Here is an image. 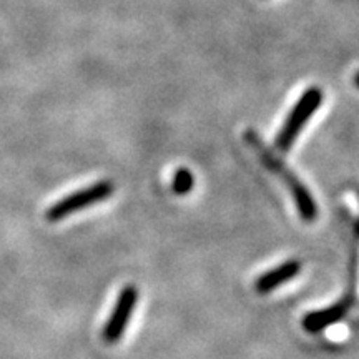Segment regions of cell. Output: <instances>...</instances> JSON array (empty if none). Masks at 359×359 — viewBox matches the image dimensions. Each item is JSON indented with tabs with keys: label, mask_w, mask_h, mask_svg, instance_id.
<instances>
[{
	"label": "cell",
	"mask_w": 359,
	"mask_h": 359,
	"mask_svg": "<svg viewBox=\"0 0 359 359\" xmlns=\"http://www.w3.org/2000/svg\"><path fill=\"white\" fill-rule=\"evenodd\" d=\"M245 140L248 142L251 147H255V150L258 151V155L262 156L263 163L266 165L268 168H271L273 172L278 173L283 180H285L286 187H288L290 191L293 193V198H294L296 208H298L299 217H302L304 222H313V219H316L318 206H316V201H314L313 195L309 193L308 188L304 187L303 183L294 177V173L290 172V170L286 168L280 160H276L275 155H273L271 151L266 150V147L263 145L257 133L248 130L245 135Z\"/></svg>",
	"instance_id": "obj_1"
},
{
	"label": "cell",
	"mask_w": 359,
	"mask_h": 359,
	"mask_svg": "<svg viewBox=\"0 0 359 359\" xmlns=\"http://www.w3.org/2000/svg\"><path fill=\"white\" fill-rule=\"evenodd\" d=\"M323 103V90L318 87H311L304 90V93L296 102L293 110L290 111L288 118H286L285 125H283L280 133H278L275 145L280 151H290L293 143L302 133L304 125L309 122V118L314 115V111L321 107Z\"/></svg>",
	"instance_id": "obj_2"
},
{
	"label": "cell",
	"mask_w": 359,
	"mask_h": 359,
	"mask_svg": "<svg viewBox=\"0 0 359 359\" xmlns=\"http://www.w3.org/2000/svg\"><path fill=\"white\" fill-rule=\"evenodd\" d=\"M115 187L114 183L109 182V180H103V182H97L93 185H90L83 190H79L72 193L69 196H64L62 200H58L55 205H52L50 208L47 210L48 222H60L70 215H74L79 210L87 208V206L102 203L107 198H110L114 195Z\"/></svg>",
	"instance_id": "obj_3"
},
{
	"label": "cell",
	"mask_w": 359,
	"mask_h": 359,
	"mask_svg": "<svg viewBox=\"0 0 359 359\" xmlns=\"http://www.w3.org/2000/svg\"><path fill=\"white\" fill-rule=\"evenodd\" d=\"M138 302V290L135 286L128 285L120 291L118 298L111 311L109 321L103 326V339L107 343H116L118 339H122V336L127 330L130 316H132L135 306Z\"/></svg>",
	"instance_id": "obj_4"
},
{
	"label": "cell",
	"mask_w": 359,
	"mask_h": 359,
	"mask_svg": "<svg viewBox=\"0 0 359 359\" xmlns=\"http://www.w3.org/2000/svg\"><path fill=\"white\" fill-rule=\"evenodd\" d=\"M353 304V294L344 296L343 299H339L338 303L333 304V306L320 309V311L308 313L306 316L303 318V327L309 333H320V331L326 330L327 326L336 325V323L343 320L346 316L349 308Z\"/></svg>",
	"instance_id": "obj_5"
},
{
	"label": "cell",
	"mask_w": 359,
	"mask_h": 359,
	"mask_svg": "<svg viewBox=\"0 0 359 359\" xmlns=\"http://www.w3.org/2000/svg\"><path fill=\"white\" fill-rule=\"evenodd\" d=\"M299 271H302V263L298 259H290V262L281 263L280 266L263 273L257 280V283H255V288H257L258 293L266 294L269 291L278 288V286L293 280L294 276L299 275Z\"/></svg>",
	"instance_id": "obj_6"
},
{
	"label": "cell",
	"mask_w": 359,
	"mask_h": 359,
	"mask_svg": "<svg viewBox=\"0 0 359 359\" xmlns=\"http://www.w3.org/2000/svg\"><path fill=\"white\" fill-rule=\"evenodd\" d=\"M193 185H195V178H193L191 172L188 168H178L177 173H175L172 188L177 195H187L193 190Z\"/></svg>",
	"instance_id": "obj_7"
},
{
	"label": "cell",
	"mask_w": 359,
	"mask_h": 359,
	"mask_svg": "<svg viewBox=\"0 0 359 359\" xmlns=\"http://www.w3.org/2000/svg\"><path fill=\"white\" fill-rule=\"evenodd\" d=\"M353 82H354V87L359 88V70L356 72V74H354V79H353Z\"/></svg>",
	"instance_id": "obj_8"
}]
</instances>
